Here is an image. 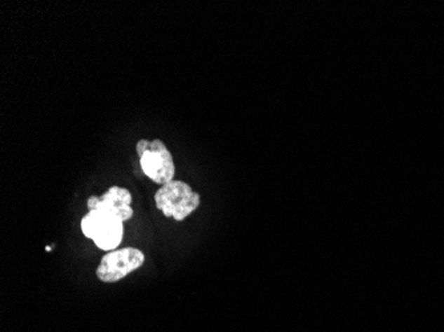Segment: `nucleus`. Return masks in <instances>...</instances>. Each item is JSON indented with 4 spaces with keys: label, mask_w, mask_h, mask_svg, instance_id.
Here are the masks:
<instances>
[{
    "label": "nucleus",
    "mask_w": 444,
    "mask_h": 332,
    "mask_svg": "<svg viewBox=\"0 0 444 332\" xmlns=\"http://www.w3.org/2000/svg\"><path fill=\"white\" fill-rule=\"evenodd\" d=\"M154 202L168 218L184 221L200 206V194L182 181H170L163 185L156 194Z\"/></svg>",
    "instance_id": "obj_1"
},
{
    "label": "nucleus",
    "mask_w": 444,
    "mask_h": 332,
    "mask_svg": "<svg viewBox=\"0 0 444 332\" xmlns=\"http://www.w3.org/2000/svg\"><path fill=\"white\" fill-rule=\"evenodd\" d=\"M123 221L102 210H92L81 219L84 235L105 251H114L123 241Z\"/></svg>",
    "instance_id": "obj_2"
},
{
    "label": "nucleus",
    "mask_w": 444,
    "mask_h": 332,
    "mask_svg": "<svg viewBox=\"0 0 444 332\" xmlns=\"http://www.w3.org/2000/svg\"><path fill=\"white\" fill-rule=\"evenodd\" d=\"M145 262L144 253L135 247H126L109 251L102 258V262L96 270L97 278L105 283H114L128 274L136 271Z\"/></svg>",
    "instance_id": "obj_3"
},
{
    "label": "nucleus",
    "mask_w": 444,
    "mask_h": 332,
    "mask_svg": "<svg viewBox=\"0 0 444 332\" xmlns=\"http://www.w3.org/2000/svg\"><path fill=\"white\" fill-rule=\"evenodd\" d=\"M142 172L153 182L166 185L175 177V161L166 144L161 140L151 141L149 148L140 157Z\"/></svg>",
    "instance_id": "obj_4"
},
{
    "label": "nucleus",
    "mask_w": 444,
    "mask_h": 332,
    "mask_svg": "<svg viewBox=\"0 0 444 332\" xmlns=\"http://www.w3.org/2000/svg\"><path fill=\"white\" fill-rule=\"evenodd\" d=\"M132 194L120 186H112L102 197L92 195L87 201L89 212L92 210H102L114 217H119L123 222L129 221L133 216V209L130 207Z\"/></svg>",
    "instance_id": "obj_5"
},
{
    "label": "nucleus",
    "mask_w": 444,
    "mask_h": 332,
    "mask_svg": "<svg viewBox=\"0 0 444 332\" xmlns=\"http://www.w3.org/2000/svg\"><path fill=\"white\" fill-rule=\"evenodd\" d=\"M149 145H151V141L148 140H140L139 142H137V148H136V151H137L139 157H141L142 154L145 153V151L149 148Z\"/></svg>",
    "instance_id": "obj_6"
}]
</instances>
